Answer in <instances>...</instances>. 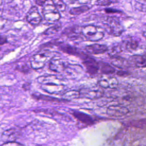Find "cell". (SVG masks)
I'll list each match as a JSON object with an SVG mask.
<instances>
[{
	"label": "cell",
	"mask_w": 146,
	"mask_h": 146,
	"mask_svg": "<svg viewBox=\"0 0 146 146\" xmlns=\"http://www.w3.org/2000/svg\"><path fill=\"white\" fill-rule=\"evenodd\" d=\"M99 70L100 72L103 74L110 75L116 72V70L112 64L104 62H101L100 63V64H99Z\"/></svg>",
	"instance_id": "17"
},
{
	"label": "cell",
	"mask_w": 146,
	"mask_h": 146,
	"mask_svg": "<svg viewBox=\"0 0 146 146\" xmlns=\"http://www.w3.org/2000/svg\"><path fill=\"white\" fill-rule=\"evenodd\" d=\"M78 3H81V4H86L90 2L91 0H76Z\"/></svg>",
	"instance_id": "30"
},
{
	"label": "cell",
	"mask_w": 146,
	"mask_h": 146,
	"mask_svg": "<svg viewBox=\"0 0 146 146\" xmlns=\"http://www.w3.org/2000/svg\"><path fill=\"white\" fill-rule=\"evenodd\" d=\"M42 14L44 20L51 24L56 23L60 18L59 11L53 5H47L42 10Z\"/></svg>",
	"instance_id": "4"
},
{
	"label": "cell",
	"mask_w": 146,
	"mask_h": 146,
	"mask_svg": "<svg viewBox=\"0 0 146 146\" xmlns=\"http://www.w3.org/2000/svg\"><path fill=\"white\" fill-rule=\"evenodd\" d=\"M68 64L62 59L54 56L52 57L49 62V68L53 72L61 73L65 71Z\"/></svg>",
	"instance_id": "8"
},
{
	"label": "cell",
	"mask_w": 146,
	"mask_h": 146,
	"mask_svg": "<svg viewBox=\"0 0 146 146\" xmlns=\"http://www.w3.org/2000/svg\"><path fill=\"white\" fill-rule=\"evenodd\" d=\"M83 64L86 71L90 75L96 74L99 70V63L97 62L91 56L85 55L82 58Z\"/></svg>",
	"instance_id": "7"
},
{
	"label": "cell",
	"mask_w": 146,
	"mask_h": 146,
	"mask_svg": "<svg viewBox=\"0 0 146 146\" xmlns=\"http://www.w3.org/2000/svg\"><path fill=\"white\" fill-rule=\"evenodd\" d=\"M98 84L99 86L104 88L115 89L118 86L119 81L114 76L103 74V76H100L98 80Z\"/></svg>",
	"instance_id": "6"
},
{
	"label": "cell",
	"mask_w": 146,
	"mask_h": 146,
	"mask_svg": "<svg viewBox=\"0 0 146 146\" xmlns=\"http://www.w3.org/2000/svg\"><path fill=\"white\" fill-rule=\"evenodd\" d=\"M52 5L59 11H64L66 9V5L62 0H51Z\"/></svg>",
	"instance_id": "24"
},
{
	"label": "cell",
	"mask_w": 146,
	"mask_h": 146,
	"mask_svg": "<svg viewBox=\"0 0 146 146\" xmlns=\"http://www.w3.org/2000/svg\"><path fill=\"white\" fill-rule=\"evenodd\" d=\"M85 50L86 51L90 54L99 55L107 52L108 50V47L106 44L94 43L86 46L85 47Z\"/></svg>",
	"instance_id": "12"
},
{
	"label": "cell",
	"mask_w": 146,
	"mask_h": 146,
	"mask_svg": "<svg viewBox=\"0 0 146 146\" xmlns=\"http://www.w3.org/2000/svg\"><path fill=\"white\" fill-rule=\"evenodd\" d=\"M104 25L107 33L114 36L121 35L124 31L123 26L120 21L115 17H107Z\"/></svg>",
	"instance_id": "3"
},
{
	"label": "cell",
	"mask_w": 146,
	"mask_h": 146,
	"mask_svg": "<svg viewBox=\"0 0 146 146\" xmlns=\"http://www.w3.org/2000/svg\"><path fill=\"white\" fill-rule=\"evenodd\" d=\"M47 0H35V3L36 5L40 6H43Z\"/></svg>",
	"instance_id": "28"
},
{
	"label": "cell",
	"mask_w": 146,
	"mask_h": 146,
	"mask_svg": "<svg viewBox=\"0 0 146 146\" xmlns=\"http://www.w3.org/2000/svg\"><path fill=\"white\" fill-rule=\"evenodd\" d=\"M18 132L15 129H10L5 131L3 133L2 137H4V140L6 139L8 141H11V140H15L17 138Z\"/></svg>",
	"instance_id": "19"
},
{
	"label": "cell",
	"mask_w": 146,
	"mask_h": 146,
	"mask_svg": "<svg viewBox=\"0 0 146 146\" xmlns=\"http://www.w3.org/2000/svg\"><path fill=\"white\" fill-rule=\"evenodd\" d=\"M142 35L145 38H146V27H144L142 31Z\"/></svg>",
	"instance_id": "31"
},
{
	"label": "cell",
	"mask_w": 146,
	"mask_h": 146,
	"mask_svg": "<svg viewBox=\"0 0 146 146\" xmlns=\"http://www.w3.org/2000/svg\"><path fill=\"white\" fill-rule=\"evenodd\" d=\"M129 126L135 127L139 128H146V119L132 120L128 123Z\"/></svg>",
	"instance_id": "22"
},
{
	"label": "cell",
	"mask_w": 146,
	"mask_h": 146,
	"mask_svg": "<svg viewBox=\"0 0 146 146\" xmlns=\"http://www.w3.org/2000/svg\"><path fill=\"white\" fill-rule=\"evenodd\" d=\"M37 81L40 84L41 88L47 93L59 94L65 92V84L63 80L55 75H43L38 77Z\"/></svg>",
	"instance_id": "1"
},
{
	"label": "cell",
	"mask_w": 146,
	"mask_h": 146,
	"mask_svg": "<svg viewBox=\"0 0 146 146\" xmlns=\"http://www.w3.org/2000/svg\"><path fill=\"white\" fill-rule=\"evenodd\" d=\"M62 26L60 23H56L54 26L47 29L44 32V34L46 35H52L58 33L61 29Z\"/></svg>",
	"instance_id": "23"
},
{
	"label": "cell",
	"mask_w": 146,
	"mask_h": 146,
	"mask_svg": "<svg viewBox=\"0 0 146 146\" xmlns=\"http://www.w3.org/2000/svg\"><path fill=\"white\" fill-rule=\"evenodd\" d=\"M7 42V39L5 37L0 35V45H2Z\"/></svg>",
	"instance_id": "29"
},
{
	"label": "cell",
	"mask_w": 146,
	"mask_h": 146,
	"mask_svg": "<svg viewBox=\"0 0 146 146\" xmlns=\"http://www.w3.org/2000/svg\"><path fill=\"white\" fill-rule=\"evenodd\" d=\"M122 47V45L119 43H115V44H113L112 46L110 48H108L107 51L108 55L111 57V58L119 56V54L121 51Z\"/></svg>",
	"instance_id": "18"
},
{
	"label": "cell",
	"mask_w": 146,
	"mask_h": 146,
	"mask_svg": "<svg viewBox=\"0 0 146 146\" xmlns=\"http://www.w3.org/2000/svg\"><path fill=\"white\" fill-rule=\"evenodd\" d=\"M2 0H0V6L2 5Z\"/></svg>",
	"instance_id": "32"
},
{
	"label": "cell",
	"mask_w": 146,
	"mask_h": 146,
	"mask_svg": "<svg viewBox=\"0 0 146 146\" xmlns=\"http://www.w3.org/2000/svg\"><path fill=\"white\" fill-rule=\"evenodd\" d=\"M121 45L128 51L133 52L139 48L140 44L139 39L129 36L123 40Z\"/></svg>",
	"instance_id": "11"
},
{
	"label": "cell",
	"mask_w": 146,
	"mask_h": 146,
	"mask_svg": "<svg viewBox=\"0 0 146 146\" xmlns=\"http://www.w3.org/2000/svg\"><path fill=\"white\" fill-rule=\"evenodd\" d=\"M116 0H97L96 5L102 6H108L113 2H116Z\"/></svg>",
	"instance_id": "25"
},
{
	"label": "cell",
	"mask_w": 146,
	"mask_h": 146,
	"mask_svg": "<svg viewBox=\"0 0 146 146\" xmlns=\"http://www.w3.org/2000/svg\"><path fill=\"white\" fill-rule=\"evenodd\" d=\"M108 112L111 115H115V116H120L123 115H125L128 109L123 106H111L109 107L108 108Z\"/></svg>",
	"instance_id": "16"
},
{
	"label": "cell",
	"mask_w": 146,
	"mask_h": 146,
	"mask_svg": "<svg viewBox=\"0 0 146 146\" xmlns=\"http://www.w3.org/2000/svg\"><path fill=\"white\" fill-rule=\"evenodd\" d=\"M31 96H33V98L37 100H42L45 101H51V102H61V100H63L61 99H59L58 98L46 96L39 93H34Z\"/></svg>",
	"instance_id": "20"
},
{
	"label": "cell",
	"mask_w": 146,
	"mask_h": 146,
	"mask_svg": "<svg viewBox=\"0 0 146 146\" xmlns=\"http://www.w3.org/2000/svg\"><path fill=\"white\" fill-rule=\"evenodd\" d=\"M27 22L33 26L38 25L42 21L41 15L37 7L33 6L28 11L26 14Z\"/></svg>",
	"instance_id": "9"
},
{
	"label": "cell",
	"mask_w": 146,
	"mask_h": 146,
	"mask_svg": "<svg viewBox=\"0 0 146 146\" xmlns=\"http://www.w3.org/2000/svg\"><path fill=\"white\" fill-rule=\"evenodd\" d=\"M116 74L119 76H127L128 75H129V73L127 71L123 70L118 71L116 72Z\"/></svg>",
	"instance_id": "26"
},
{
	"label": "cell",
	"mask_w": 146,
	"mask_h": 146,
	"mask_svg": "<svg viewBox=\"0 0 146 146\" xmlns=\"http://www.w3.org/2000/svg\"><path fill=\"white\" fill-rule=\"evenodd\" d=\"M90 9L89 6L87 5H82L78 7H75L72 8L69 13L71 15H79L87 11Z\"/></svg>",
	"instance_id": "21"
},
{
	"label": "cell",
	"mask_w": 146,
	"mask_h": 146,
	"mask_svg": "<svg viewBox=\"0 0 146 146\" xmlns=\"http://www.w3.org/2000/svg\"><path fill=\"white\" fill-rule=\"evenodd\" d=\"M81 34L91 42H98L104 36V29L99 26L88 25L81 27Z\"/></svg>",
	"instance_id": "2"
},
{
	"label": "cell",
	"mask_w": 146,
	"mask_h": 146,
	"mask_svg": "<svg viewBox=\"0 0 146 146\" xmlns=\"http://www.w3.org/2000/svg\"><path fill=\"white\" fill-rule=\"evenodd\" d=\"M2 145H22L21 143H17L16 141H8L7 143H3Z\"/></svg>",
	"instance_id": "27"
},
{
	"label": "cell",
	"mask_w": 146,
	"mask_h": 146,
	"mask_svg": "<svg viewBox=\"0 0 146 146\" xmlns=\"http://www.w3.org/2000/svg\"><path fill=\"white\" fill-rule=\"evenodd\" d=\"M72 115L80 122L87 124L91 125L94 123V120L93 118L88 114L85 113L78 111H74L72 112Z\"/></svg>",
	"instance_id": "13"
},
{
	"label": "cell",
	"mask_w": 146,
	"mask_h": 146,
	"mask_svg": "<svg viewBox=\"0 0 146 146\" xmlns=\"http://www.w3.org/2000/svg\"><path fill=\"white\" fill-rule=\"evenodd\" d=\"M48 58L47 54L43 51H39L33 55L30 59V66L34 70L42 68L46 64Z\"/></svg>",
	"instance_id": "5"
},
{
	"label": "cell",
	"mask_w": 146,
	"mask_h": 146,
	"mask_svg": "<svg viewBox=\"0 0 146 146\" xmlns=\"http://www.w3.org/2000/svg\"><path fill=\"white\" fill-rule=\"evenodd\" d=\"M80 94L83 95L86 98L88 99H96L102 97L103 95V93L101 90L98 89L87 88L84 89L83 91L80 92Z\"/></svg>",
	"instance_id": "14"
},
{
	"label": "cell",
	"mask_w": 146,
	"mask_h": 146,
	"mask_svg": "<svg viewBox=\"0 0 146 146\" xmlns=\"http://www.w3.org/2000/svg\"><path fill=\"white\" fill-rule=\"evenodd\" d=\"M128 64L137 68L146 67V54H136L127 60Z\"/></svg>",
	"instance_id": "10"
},
{
	"label": "cell",
	"mask_w": 146,
	"mask_h": 146,
	"mask_svg": "<svg viewBox=\"0 0 146 146\" xmlns=\"http://www.w3.org/2000/svg\"><path fill=\"white\" fill-rule=\"evenodd\" d=\"M81 28L79 30L78 28L76 27H70L66 29L63 32V34L67 36V37L71 38V39H78L79 37V35L81 34Z\"/></svg>",
	"instance_id": "15"
}]
</instances>
